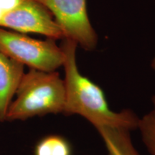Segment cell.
Segmentation results:
<instances>
[{"label":"cell","instance_id":"8","mask_svg":"<svg viewBox=\"0 0 155 155\" xmlns=\"http://www.w3.org/2000/svg\"><path fill=\"white\" fill-rule=\"evenodd\" d=\"M35 155H73L69 141L59 135H49L40 139L35 148Z\"/></svg>","mask_w":155,"mask_h":155},{"label":"cell","instance_id":"5","mask_svg":"<svg viewBox=\"0 0 155 155\" xmlns=\"http://www.w3.org/2000/svg\"><path fill=\"white\" fill-rule=\"evenodd\" d=\"M20 33H37L53 40H63L61 29L53 15L36 0H24L19 7L8 13L0 24Z\"/></svg>","mask_w":155,"mask_h":155},{"label":"cell","instance_id":"6","mask_svg":"<svg viewBox=\"0 0 155 155\" xmlns=\"http://www.w3.org/2000/svg\"><path fill=\"white\" fill-rule=\"evenodd\" d=\"M24 72V65L0 52V121L6 116Z\"/></svg>","mask_w":155,"mask_h":155},{"label":"cell","instance_id":"10","mask_svg":"<svg viewBox=\"0 0 155 155\" xmlns=\"http://www.w3.org/2000/svg\"><path fill=\"white\" fill-rule=\"evenodd\" d=\"M7 15V12H6L5 9L3 8L2 6L0 5V24H1L2 21L5 18V17Z\"/></svg>","mask_w":155,"mask_h":155},{"label":"cell","instance_id":"11","mask_svg":"<svg viewBox=\"0 0 155 155\" xmlns=\"http://www.w3.org/2000/svg\"><path fill=\"white\" fill-rule=\"evenodd\" d=\"M151 67H152V68L155 71V57L153 58L152 63H151Z\"/></svg>","mask_w":155,"mask_h":155},{"label":"cell","instance_id":"1","mask_svg":"<svg viewBox=\"0 0 155 155\" xmlns=\"http://www.w3.org/2000/svg\"><path fill=\"white\" fill-rule=\"evenodd\" d=\"M63 53L65 106L63 114L83 116L96 129L103 127L137 129L139 119L132 111H112L100 86L83 75L76 61L78 45L73 40L63 39L61 46Z\"/></svg>","mask_w":155,"mask_h":155},{"label":"cell","instance_id":"9","mask_svg":"<svg viewBox=\"0 0 155 155\" xmlns=\"http://www.w3.org/2000/svg\"><path fill=\"white\" fill-rule=\"evenodd\" d=\"M153 108L151 111L139 119L137 128L141 132V138L148 152L155 155V95L152 97Z\"/></svg>","mask_w":155,"mask_h":155},{"label":"cell","instance_id":"4","mask_svg":"<svg viewBox=\"0 0 155 155\" xmlns=\"http://www.w3.org/2000/svg\"><path fill=\"white\" fill-rule=\"evenodd\" d=\"M51 13L63 39L73 40L86 51L98 44V35L89 19L86 0H36Z\"/></svg>","mask_w":155,"mask_h":155},{"label":"cell","instance_id":"2","mask_svg":"<svg viewBox=\"0 0 155 155\" xmlns=\"http://www.w3.org/2000/svg\"><path fill=\"white\" fill-rule=\"evenodd\" d=\"M6 116V121L26 120L49 114H63L65 93L63 80L56 71L30 68L23 75Z\"/></svg>","mask_w":155,"mask_h":155},{"label":"cell","instance_id":"7","mask_svg":"<svg viewBox=\"0 0 155 155\" xmlns=\"http://www.w3.org/2000/svg\"><path fill=\"white\" fill-rule=\"evenodd\" d=\"M96 129L109 155H140L131 143L129 129L114 127H103Z\"/></svg>","mask_w":155,"mask_h":155},{"label":"cell","instance_id":"3","mask_svg":"<svg viewBox=\"0 0 155 155\" xmlns=\"http://www.w3.org/2000/svg\"><path fill=\"white\" fill-rule=\"evenodd\" d=\"M0 52L30 68L53 72L63 66V53L55 40H39L0 27Z\"/></svg>","mask_w":155,"mask_h":155}]
</instances>
